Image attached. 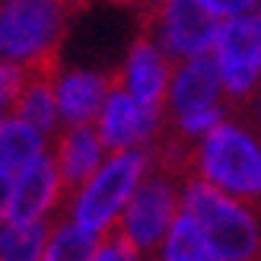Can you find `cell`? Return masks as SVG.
<instances>
[{"label": "cell", "mask_w": 261, "mask_h": 261, "mask_svg": "<svg viewBox=\"0 0 261 261\" xmlns=\"http://www.w3.org/2000/svg\"><path fill=\"white\" fill-rule=\"evenodd\" d=\"M51 156L58 163L64 191H67V204H70L93 181V175L106 166V143H102L99 127L93 124L64 127L51 140Z\"/></svg>", "instance_id": "11"}, {"label": "cell", "mask_w": 261, "mask_h": 261, "mask_svg": "<svg viewBox=\"0 0 261 261\" xmlns=\"http://www.w3.org/2000/svg\"><path fill=\"white\" fill-rule=\"evenodd\" d=\"M58 4L64 7L67 16H80V13H86L89 7H93V0H58Z\"/></svg>", "instance_id": "24"}, {"label": "cell", "mask_w": 261, "mask_h": 261, "mask_svg": "<svg viewBox=\"0 0 261 261\" xmlns=\"http://www.w3.org/2000/svg\"><path fill=\"white\" fill-rule=\"evenodd\" d=\"M67 19L58 0H0V61L29 67L58 55Z\"/></svg>", "instance_id": "5"}, {"label": "cell", "mask_w": 261, "mask_h": 261, "mask_svg": "<svg viewBox=\"0 0 261 261\" xmlns=\"http://www.w3.org/2000/svg\"><path fill=\"white\" fill-rule=\"evenodd\" d=\"M109 4H118V7H134V10L140 13L143 7H147V4H150V0H109Z\"/></svg>", "instance_id": "25"}, {"label": "cell", "mask_w": 261, "mask_h": 261, "mask_svg": "<svg viewBox=\"0 0 261 261\" xmlns=\"http://www.w3.org/2000/svg\"><path fill=\"white\" fill-rule=\"evenodd\" d=\"M96 127L109 153H127V150H147L156 130L163 127V118L143 112L134 102V96L127 93V86H118L109 96Z\"/></svg>", "instance_id": "12"}, {"label": "cell", "mask_w": 261, "mask_h": 261, "mask_svg": "<svg viewBox=\"0 0 261 261\" xmlns=\"http://www.w3.org/2000/svg\"><path fill=\"white\" fill-rule=\"evenodd\" d=\"M185 214L198 220L207 242L223 261H261V220L255 207L191 178L185 185Z\"/></svg>", "instance_id": "2"}, {"label": "cell", "mask_w": 261, "mask_h": 261, "mask_svg": "<svg viewBox=\"0 0 261 261\" xmlns=\"http://www.w3.org/2000/svg\"><path fill=\"white\" fill-rule=\"evenodd\" d=\"M25 70L22 64H4L0 61V121H7L13 115V106L25 86Z\"/></svg>", "instance_id": "19"}, {"label": "cell", "mask_w": 261, "mask_h": 261, "mask_svg": "<svg viewBox=\"0 0 261 261\" xmlns=\"http://www.w3.org/2000/svg\"><path fill=\"white\" fill-rule=\"evenodd\" d=\"M25 86L13 106L10 118L25 121L29 127H35L45 140H51L58 124V80H61V55L42 58L25 67ZM51 150V147H48Z\"/></svg>", "instance_id": "14"}, {"label": "cell", "mask_w": 261, "mask_h": 261, "mask_svg": "<svg viewBox=\"0 0 261 261\" xmlns=\"http://www.w3.org/2000/svg\"><path fill=\"white\" fill-rule=\"evenodd\" d=\"M201 4L214 13L217 19H236V16H245L252 13L261 0H201Z\"/></svg>", "instance_id": "21"}, {"label": "cell", "mask_w": 261, "mask_h": 261, "mask_svg": "<svg viewBox=\"0 0 261 261\" xmlns=\"http://www.w3.org/2000/svg\"><path fill=\"white\" fill-rule=\"evenodd\" d=\"M10 194H13V178L0 172V226H4L7 217H10Z\"/></svg>", "instance_id": "23"}, {"label": "cell", "mask_w": 261, "mask_h": 261, "mask_svg": "<svg viewBox=\"0 0 261 261\" xmlns=\"http://www.w3.org/2000/svg\"><path fill=\"white\" fill-rule=\"evenodd\" d=\"M220 25L223 22L201 0H160L140 10V32L150 35L172 64L214 51Z\"/></svg>", "instance_id": "7"}, {"label": "cell", "mask_w": 261, "mask_h": 261, "mask_svg": "<svg viewBox=\"0 0 261 261\" xmlns=\"http://www.w3.org/2000/svg\"><path fill=\"white\" fill-rule=\"evenodd\" d=\"M185 185H188L185 178L147 166V175H143L140 188L134 191L127 211L121 214L118 226L112 232H118L140 255L163 249L172 223L185 211Z\"/></svg>", "instance_id": "6"}, {"label": "cell", "mask_w": 261, "mask_h": 261, "mask_svg": "<svg viewBox=\"0 0 261 261\" xmlns=\"http://www.w3.org/2000/svg\"><path fill=\"white\" fill-rule=\"evenodd\" d=\"M102 242H106V236H96V232L76 226L70 217H64L51 229L42 261H96Z\"/></svg>", "instance_id": "17"}, {"label": "cell", "mask_w": 261, "mask_h": 261, "mask_svg": "<svg viewBox=\"0 0 261 261\" xmlns=\"http://www.w3.org/2000/svg\"><path fill=\"white\" fill-rule=\"evenodd\" d=\"M55 223H4L0 226V261H42Z\"/></svg>", "instance_id": "18"}, {"label": "cell", "mask_w": 261, "mask_h": 261, "mask_svg": "<svg viewBox=\"0 0 261 261\" xmlns=\"http://www.w3.org/2000/svg\"><path fill=\"white\" fill-rule=\"evenodd\" d=\"M220 80H223V112L226 121L249 106L261 89V10L226 19L217 35Z\"/></svg>", "instance_id": "8"}, {"label": "cell", "mask_w": 261, "mask_h": 261, "mask_svg": "<svg viewBox=\"0 0 261 261\" xmlns=\"http://www.w3.org/2000/svg\"><path fill=\"white\" fill-rule=\"evenodd\" d=\"M61 207H67V191H64L55 156L45 153L13 178L7 223H42Z\"/></svg>", "instance_id": "9"}, {"label": "cell", "mask_w": 261, "mask_h": 261, "mask_svg": "<svg viewBox=\"0 0 261 261\" xmlns=\"http://www.w3.org/2000/svg\"><path fill=\"white\" fill-rule=\"evenodd\" d=\"M96 261H140V252L130 242H124L118 232H109L99 255H96Z\"/></svg>", "instance_id": "20"}, {"label": "cell", "mask_w": 261, "mask_h": 261, "mask_svg": "<svg viewBox=\"0 0 261 261\" xmlns=\"http://www.w3.org/2000/svg\"><path fill=\"white\" fill-rule=\"evenodd\" d=\"M147 150H127V153H112L106 166L93 175V181L64 207L67 217L76 226H83L96 236H109L118 226L121 214L127 211L134 191L140 188L147 175Z\"/></svg>", "instance_id": "4"}, {"label": "cell", "mask_w": 261, "mask_h": 261, "mask_svg": "<svg viewBox=\"0 0 261 261\" xmlns=\"http://www.w3.org/2000/svg\"><path fill=\"white\" fill-rule=\"evenodd\" d=\"M194 178L242 204H261V140L239 121H223L198 143Z\"/></svg>", "instance_id": "1"}, {"label": "cell", "mask_w": 261, "mask_h": 261, "mask_svg": "<svg viewBox=\"0 0 261 261\" xmlns=\"http://www.w3.org/2000/svg\"><path fill=\"white\" fill-rule=\"evenodd\" d=\"M150 4H160V0H150ZM150 4H147V7H150Z\"/></svg>", "instance_id": "26"}, {"label": "cell", "mask_w": 261, "mask_h": 261, "mask_svg": "<svg viewBox=\"0 0 261 261\" xmlns=\"http://www.w3.org/2000/svg\"><path fill=\"white\" fill-rule=\"evenodd\" d=\"M48 147L51 143L25 121H16V118L0 121V172L4 175L16 178L22 169H29L35 160H42Z\"/></svg>", "instance_id": "15"}, {"label": "cell", "mask_w": 261, "mask_h": 261, "mask_svg": "<svg viewBox=\"0 0 261 261\" xmlns=\"http://www.w3.org/2000/svg\"><path fill=\"white\" fill-rule=\"evenodd\" d=\"M223 121L226 112H223V80H220L217 51L175 64L163 124L178 130L188 140H204Z\"/></svg>", "instance_id": "3"}, {"label": "cell", "mask_w": 261, "mask_h": 261, "mask_svg": "<svg viewBox=\"0 0 261 261\" xmlns=\"http://www.w3.org/2000/svg\"><path fill=\"white\" fill-rule=\"evenodd\" d=\"M172 70H175V64L160 51V45H156L150 35L140 32L137 42L130 45L124 76H127V93L134 96V102L143 112L156 115V118H166Z\"/></svg>", "instance_id": "10"}, {"label": "cell", "mask_w": 261, "mask_h": 261, "mask_svg": "<svg viewBox=\"0 0 261 261\" xmlns=\"http://www.w3.org/2000/svg\"><path fill=\"white\" fill-rule=\"evenodd\" d=\"M118 86H127L124 70L112 73H86V70H70L58 80V112L64 127H80L99 121L109 96Z\"/></svg>", "instance_id": "13"}, {"label": "cell", "mask_w": 261, "mask_h": 261, "mask_svg": "<svg viewBox=\"0 0 261 261\" xmlns=\"http://www.w3.org/2000/svg\"><path fill=\"white\" fill-rule=\"evenodd\" d=\"M160 261H223V258L207 242L198 220L181 211L178 220L172 223V229H169L163 249H160Z\"/></svg>", "instance_id": "16"}, {"label": "cell", "mask_w": 261, "mask_h": 261, "mask_svg": "<svg viewBox=\"0 0 261 261\" xmlns=\"http://www.w3.org/2000/svg\"><path fill=\"white\" fill-rule=\"evenodd\" d=\"M229 121H239L242 127H249L252 134L261 140V89H258V93L249 99V106H245V109L236 115V118H229Z\"/></svg>", "instance_id": "22"}]
</instances>
